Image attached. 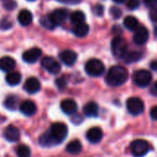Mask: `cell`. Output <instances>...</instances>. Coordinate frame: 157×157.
<instances>
[{
	"mask_svg": "<svg viewBox=\"0 0 157 157\" xmlns=\"http://www.w3.org/2000/svg\"><path fill=\"white\" fill-rule=\"evenodd\" d=\"M129 78V73L127 69L121 65L112 66L106 76V82L111 86H120L127 82Z\"/></svg>",
	"mask_w": 157,
	"mask_h": 157,
	"instance_id": "1",
	"label": "cell"
},
{
	"mask_svg": "<svg viewBox=\"0 0 157 157\" xmlns=\"http://www.w3.org/2000/svg\"><path fill=\"white\" fill-rule=\"evenodd\" d=\"M47 133L54 146L59 144H62L65 140L68 133V128L63 122H55L51 126Z\"/></svg>",
	"mask_w": 157,
	"mask_h": 157,
	"instance_id": "2",
	"label": "cell"
},
{
	"mask_svg": "<svg viewBox=\"0 0 157 157\" xmlns=\"http://www.w3.org/2000/svg\"><path fill=\"white\" fill-rule=\"evenodd\" d=\"M85 70L88 75L93 77H98L104 74L105 65L98 59H91L86 63Z\"/></svg>",
	"mask_w": 157,
	"mask_h": 157,
	"instance_id": "3",
	"label": "cell"
},
{
	"mask_svg": "<svg viewBox=\"0 0 157 157\" xmlns=\"http://www.w3.org/2000/svg\"><path fill=\"white\" fill-rule=\"evenodd\" d=\"M111 51L113 55L122 59L124 54L128 52L127 41L121 36H116L111 40Z\"/></svg>",
	"mask_w": 157,
	"mask_h": 157,
	"instance_id": "4",
	"label": "cell"
},
{
	"mask_svg": "<svg viewBox=\"0 0 157 157\" xmlns=\"http://www.w3.org/2000/svg\"><path fill=\"white\" fill-rule=\"evenodd\" d=\"M130 149L134 157H143L149 152L150 144L146 140L137 139L131 144Z\"/></svg>",
	"mask_w": 157,
	"mask_h": 157,
	"instance_id": "5",
	"label": "cell"
},
{
	"mask_svg": "<svg viewBox=\"0 0 157 157\" xmlns=\"http://www.w3.org/2000/svg\"><path fill=\"white\" fill-rule=\"evenodd\" d=\"M153 76L148 70H138L133 74V81L140 87H146L152 82Z\"/></svg>",
	"mask_w": 157,
	"mask_h": 157,
	"instance_id": "6",
	"label": "cell"
},
{
	"mask_svg": "<svg viewBox=\"0 0 157 157\" xmlns=\"http://www.w3.org/2000/svg\"><path fill=\"white\" fill-rule=\"evenodd\" d=\"M126 106L128 111L133 116L141 115L144 111V103L139 98H130L126 102Z\"/></svg>",
	"mask_w": 157,
	"mask_h": 157,
	"instance_id": "7",
	"label": "cell"
},
{
	"mask_svg": "<svg viewBox=\"0 0 157 157\" xmlns=\"http://www.w3.org/2000/svg\"><path fill=\"white\" fill-rule=\"evenodd\" d=\"M41 66L52 75H57L61 71V64L54 58L50 56H46L41 60Z\"/></svg>",
	"mask_w": 157,
	"mask_h": 157,
	"instance_id": "8",
	"label": "cell"
},
{
	"mask_svg": "<svg viewBox=\"0 0 157 157\" xmlns=\"http://www.w3.org/2000/svg\"><path fill=\"white\" fill-rule=\"evenodd\" d=\"M149 40V31L144 26H139L135 30L133 41L137 45H144Z\"/></svg>",
	"mask_w": 157,
	"mask_h": 157,
	"instance_id": "9",
	"label": "cell"
},
{
	"mask_svg": "<svg viewBox=\"0 0 157 157\" xmlns=\"http://www.w3.org/2000/svg\"><path fill=\"white\" fill-rule=\"evenodd\" d=\"M3 135L5 137V139L10 143H15L17 142L20 138V132L19 130L13 126V125H8L3 132Z\"/></svg>",
	"mask_w": 157,
	"mask_h": 157,
	"instance_id": "10",
	"label": "cell"
},
{
	"mask_svg": "<svg viewBox=\"0 0 157 157\" xmlns=\"http://www.w3.org/2000/svg\"><path fill=\"white\" fill-rule=\"evenodd\" d=\"M40 55H41V50L40 48H31L23 53L22 59L24 60V62L28 63H34L39 60Z\"/></svg>",
	"mask_w": 157,
	"mask_h": 157,
	"instance_id": "11",
	"label": "cell"
},
{
	"mask_svg": "<svg viewBox=\"0 0 157 157\" xmlns=\"http://www.w3.org/2000/svg\"><path fill=\"white\" fill-rule=\"evenodd\" d=\"M59 57L61 61L67 66H72L75 63L77 60V54L72 50H64L60 54Z\"/></svg>",
	"mask_w": 157,
	"mask_h": 157,
	"instance_id": "12",
	"label": "cell"
},
{
	"mask_svg": "<svg viewBox=\"0 0 157 157\" xmlns=\"http://www.w3.org/2000/svg\"><path fill=\"white\" fill-rule=\"evenodd\" d=\"M103 138V132L99 127H93L86 132V139L91 144H98Z\"/></svg>",
	"mask_w": 157,
	"mask_h": 157,
	"instance_id": "13",
	"label": "cell"
},
{
	"mask_svg": "<svg viewBox=\"0 0 157 157\" xmlns=\"http://www.w3.org/2000/svg\"><path fill=\"white\" fill-rule=\"evenodd\" d=\"M67 16H68V11L64 8H57L50 14L52 22L56 26L62 24L66 19Z\"/></svg>",
	"mask_w": 157,
	"mask_h": 157,
	"instance_id": "14",
	"label": "cell"
},
{
	"mask_svg": "<svg viewBox=\"0 0 157 157\" xmlns=\"http://www.w3.org/2000/svg\"><path fill=\"white\" fill-rule=\"evenodd\" d=\"M24 89L29 94H35L40 89V83L36 77H29L24 84Z\"/></svg>",
	"mask_w": 157,
	"mask_h": 157,
	"instance_id": "15",
	"label": "cell"
},
{
	"mask_svg": "<svg viewBox=\"0 0 157 157\" xmlns=\"http://www.w3.org/2000/svg\"><path fill=\"white\" fill-rule=\"evenodd\" d=\"M61 109L66 115H73L77 111V104L75 100L67 98L61 102Z\"/></svg>",
	"mask_w": 157,
	"mask_h": 157,
	"instance_id": "16",
	"label": "cell"
},
{
	"mask_svg": "<svg viewBox=\"0 0 157 157\" xmlns=\"http://www.w3.org/2000/svg\"><path fill=\"white\" fill-rule=\"evenodd\" d=\"M19 110L22 114L26 116H32L37 111L36 104L31 100H25L19 106Z\"/></svg>",
	"mask_w": 157,
	"mask_h": 157,
	"instance_id": "17",
	"label": "cell"
},
{
	"mask_svg": "<svg viewBox=\"0 0 157 157\" xmlns=\"http://www.w3.org/2000/svg\"><path fill=\"white\" fill-rule=\"evenodd\" d=\"M16 66V61L9 56H4L0 58V70L4 72H10Z\"/></svg>",
	"mask_w": 157,
	"mask_h": 157,
	"instance_id": "18",
	"label": "cell"
},
{
	"mask_svg": "<svg viewBox=\"0 0 157 157\" xmlns=\"http://www.w3.org/2000/svg\"><path fill=\"white\" fill-rule=\"evenodd\" d=\"M32 14L27 10V9H23L18 13L17 16V20L19 22L20 25L22 26H29V24H31L32 22Z\"/></svg>",
	"mask_w": 157,
	"mask_h": 157,
	"instance_id": "19",
	"label": "cell"
},
{
	"mask_svg": "<svg viewBox=\"0 0 157 157\" xmlns=\"http://www.w3.org/2000/svg\"><path fill=\"white\" fill-rule=\"evenodd\" d=\"M84 113L87 117H98V106L96 102H88L84 107Z\"/></svg>",
	"mask_w": 157,
	"mask_h": 157,
	"instance_id": "20",
	"label": "cell"
},
{
	"mask_svg": "<svg viewBox=\"0 0 157 157\" xmlns=\"http://www.w3.org/2000/svg\"><path fill=\"white\" fill-rule=\"evenodd\" d=\"M88 32H89V26L85 22L75 25V28L73 29V33L78 38H83L86 36Z\"/></svg>",
	"mask_w": 157,
	"mask_h": 157,
	"instance_id": "21",
	"label": "cell"
},
{
	"mask_svg": "<svg viewBox=\"0 0 157 157\" xmlns=\"http://www.w3.org/2000/svg\"><path fill=\"white\" fill-rule=\"evenodd\" d=\"M143 56V53L141 52H127L124 56L122 57V59L124 60L125 63H134V62H137L139 61Z\"/></svg>",
	"mask_w": 157,
	"mask_h": 157,
	"instance_id": "22",
	"label": "cell"
},
{
	"mask_svg": "<svg viewBox=\"0 0 157 157\" xmlns=\"http://www.w3.org/2000/svg\"><path fill=\"white\" fill-rule=\"evenodd\" d=\"M6 81L9 86H17L21 82V75L18 72H10L6 75Z\"/></svg>",
	"mask_w": 157,
	"mask_h": 157,
	"instance_id": "23",
	"label": "cell"
},
{
	"mask_svg": "<svg viewBox=\"0 0 157 157\" xmlns=\"http://www.w3.org/2000/svg\"><path fill=\"white\" fill-rule=\"evenodd\" d=\"M82 148H83V146H82V144L80 143V141L79 140H74L67 144L66 151L72 155H77V154L81 153Z\"/></svg>",
	"mask_w": 157,
	"mask_h": 157,
	"instance_id": "24",
	"label": "cell"
},
{
	"mask_svg": "<svg viewBox=\"0 0 157 157\" xmlns=\"http://www.w3.org/2000/svg\"><path fill=\"white\" fill-rule=\"evenodd\" d=\"M123 24L125 26L126 29H130V30H136L137 28L139 27V22L138 19L136 17H134L133 16H128L124 18Z\"/></svg>",
	"mask_w": 157,
	"mask_h": 157,
	"instance_id": "25",
	"label": "cell"
},
{
	"mask_svg": "<svg viewBox=\"0 0 157 157\" xmlns=\"http://www.w3.org/2000/svg\"><path fill=\"white\" fill-rule=\"evenodd\" d=\"M70 18H71V22L74 25H78V24H81V23L85 22L86 16H85L84 12H82L80 10H76V11H74L71 14Z\"/></svg>",
	"mask_w": 157,
	"mask_h": 157,
	"instance_id": "26",
	"label": "cell"
},
{
	"mask_svg": "<svg viewBox=\"0 0 157 157\" xmlns=\"http://www.w3.org/2000/svg\"><path fill=\"white\" fill-rule=\"evenodd\" d=\"M17 98L15 97V96H8L5 102H4V105L5 107L9 109V110H15L16 109V107H17Z\"/></svg>",
	"mask_w": 157,
	"mask_h": 157,
	"instance_id": "27",
	"label": "cell"
},
{
	"mask_svg": "<svg viewBox=\"0 0 157 157\" xmlns=\"http://www.w3.org/2000/svg\"><path fill=\"white\" fill-rule=\"evenodd\" d=\"M17 155L18 157H30L31 152L29 147L25 144H20L17 148Z\"/></svg>",
	"mask_w": 157,
	"mask_h": 157,
	"instance_id": "28",
	"label": "cell"
},
{
	"mask_svg": "<svg viewBox=\"0 0 157 157\" xmlns=\"http://www.w3.org/2000/svg\"><path fill=\"white\" fill-rule=\"evenodd\" d=\"M40 22L41 26H43L44 28H46V29H53L56 27V25L52 22V20L50 15L42 17L40 18Z\"/></svg>",
	"mask_w": 157,
	"mask_h": 157,
	"instance_id": "29",
	"label": "cell"
},
{
	"mask_svg": "<svg viewBox=\"0 0 157 157\" xmlns=\"http://www.w3.org/2000/svg\"><path fill=\"white\" fill-rule=\"evenodd\" d=\"M109 11H110L111 16H112L114 18H120V17H121V15H122L121 9L120 7H118V6H112V7L110 8Z\"/></svg>",
	"mask_w": 157,
	"mask_h": 157,
	"instance_id": "30",
	"label": "cell"
},
{
	"mask_svg": "<svg viewBox=\"0 0 157 157\" xmlns=\"http://www.w3.org/2000/svg\"><path fill=\"white\" fill-rule=\"evenodd\" d=\"M140 6V1L139 0H128L127 1V7L130 10H135L139 8Z\"/></svg>",
	"mask_w": 157,
	"mask_h": 157,
	"instance_id": "31",
	"label": "cell"
},
{
	"mask_svg": "<svg viewBox=\"0 0 157 157\" xmlns=\"http://www.w3.org/2000/svg\"><path fill=\"white\" fill-rule=\"evenodd\" d=\"M55 83H56V86H58V88H60V89H63L66 86V85H67V82H66V80H65L64 77L57 78L56 81H55Z\"/></svg>",
	"mask_w": 157,
	"mask_h": 157,
	"instance_id": "32",
	"label": "cell"
},
{
	"mask_svg": "<svg viewBox=\"0 0 157 157\" xmlns=\"http://www.w3.org/2000/svg\"><path fill=\"white\" fill-rule=\"evenodd\" d=\"M93 12L97 15V16H102L104 13V7L102 5H97L93 7Z\"/></svg>",
	"mask_w": 157,
	"mask_h": 157,
	"instance_id": "33",
	"label": "cell"
},
{
	"mask_svg": "<svg viewBox=\"0 0 157 157\" xmlns=\"http://www.w3.org/2000/svg\"><path fill=\"white\" fill-rule=\"evenodd\" d=\"M0 27L2 28V29H8L9 28L12 27V23L9 20H7L6 18H4L0 22Z\"/></svg>",
	"mask_w": 157,
	"mask_h": 157,
	"instance_id": "34",
	"label": "cell"
},
{
	"mask_svg": "<svg viewBox=\"0 0 157 157\" xmlns=\"http://www.w3.org/2000/svg\"><path fill=\"white\" fill-rule=\"evenodd\" d=\"M149 17L153 22H157V7L151 9L149 13Z\"/></svg>",
	"mask_w": 157,
	"mask_h": 157,
	"instance_id": "35",
	"label": "cell"
},
{
	"mask_svg": "<svg viewBox=\"0 0 157 157\" xmlns=\"http://www.w3.org/2000/svg\"><path fill=\"white\" fill-rule=\"evenodd\" d=\"M144 4L147 7H150L151 9L157 7V0H144Z\"/></svg>",
	"mask_w": 157,
	"mask_h": 157,
	"instance_id": "36",
	"label": "cell"
},
{
	"mask_svg": "<svg viewBox=\"0 0 157 157\" xmlns=\"http://www.w3.org/2000/svg\"><path fill=\"white\" fill-rule=\"evenodd\" d=\"M4 6H5V8L6 9H8V10H12V9H14L16 6V3L14 2V1H10V0H7V2L6 3H5L4 4Z\"/></svg>",
	"mask_w": 157,
	"mask_h": 157,
	"instance_id": "37",
	"label": "cell"
},
{
	"mask_svg": "<svg viewBox=\"0 0 157 157\" xmlns=\"http://www.w3.org/2000/svg\"><path fill=\"white\" fill-rule=\"evenodd\" d=\"M150 116L154 121H157V106H155L152 108L150 111Z\"/></svg>",
	"mask_w": 157,
	"mask_h": 157,
	"instance_id": "38",
	"label": "cell"
},
{
	"mask_svg": "<svg viewBox=\"0 0 157 157\" xmlns=\"http://www.w3.org/2000/svg\"><path fill=\"white\" fill-rule=\"evenodd\" d=\"M60 2L66 3V4H77L80 2V0H59Z\"/></svg>",
	"mask_w": 157,
	"mask_h": 157,
	"instance_id": "39",
	"label": "cell"
},
{
	"mask_svg": "<svg viewBox=\"0 0 157 157\" xmlns=\"http://www.w3.org/2000/svg\"><path fill=\"white\" fill-rule=\"evenodd\" d=\"M150 67H151L154 71H156L157 72V61H153V62L150 63Z\"/></svg>",
	"mask_w": 157,
	"mask_h": 157,
	"instance_id": "40",
	"label": "cell"
},
{
	"mask_svg": "<svg viewBox=\"0 0 157 157\" xmlns=\"http://www.w3.org/2000/svg\"><path fill=\"white\" fill-rule=\"evenodd\" d=\"M115 3H117V4H121V3H123V2H125L126 0H113Z\"/></svg>",
	"mask_w": 157,
	"mask_h": 157,
	"instance_id": "41",
	"label": "cell"
},
{
	"mask_svg": "<svg viewBox=\"0 0 157 157\" xmlns=\"http://www.w3.org/2000/svg\"><path fill=\"white\" fill-rule=\"evenodd\" d=\"M155 35L156 36V38H157V26L155 28Z\"/></svg>",
	"mask_w": 157,
	"mask_h": 157,
	"instance_id": "42",
	"label": "cell"
},
{
	"mask_svg": "<svg viewBox=\"0 0 157 157\" xmlns=\"http://www.w3.org/2000/svg\"><path fill=\"white\" fill-rule=\"evenodd\" d=\"M155 91L157 92V81L155 82Z\"/></svg>",
	"mask_w": 157,
	"mask_h": 157,
	"instance_id": "43",
	"label": "cell"
},
{
	"mask_svg": "<svg viewBox=\"0 0 157 157\" xmlns=\"http://www.w3.org/2000/svg\"><path fill=\"white\" fill-rule=\"evenodd\" d=\"M29 1H34V0H29Z\"/></svg>",
	"mask_w": 157,
	"mask_h": 157,
	"instance_id": "44",
	"label": "cell"
}]
</instances>
